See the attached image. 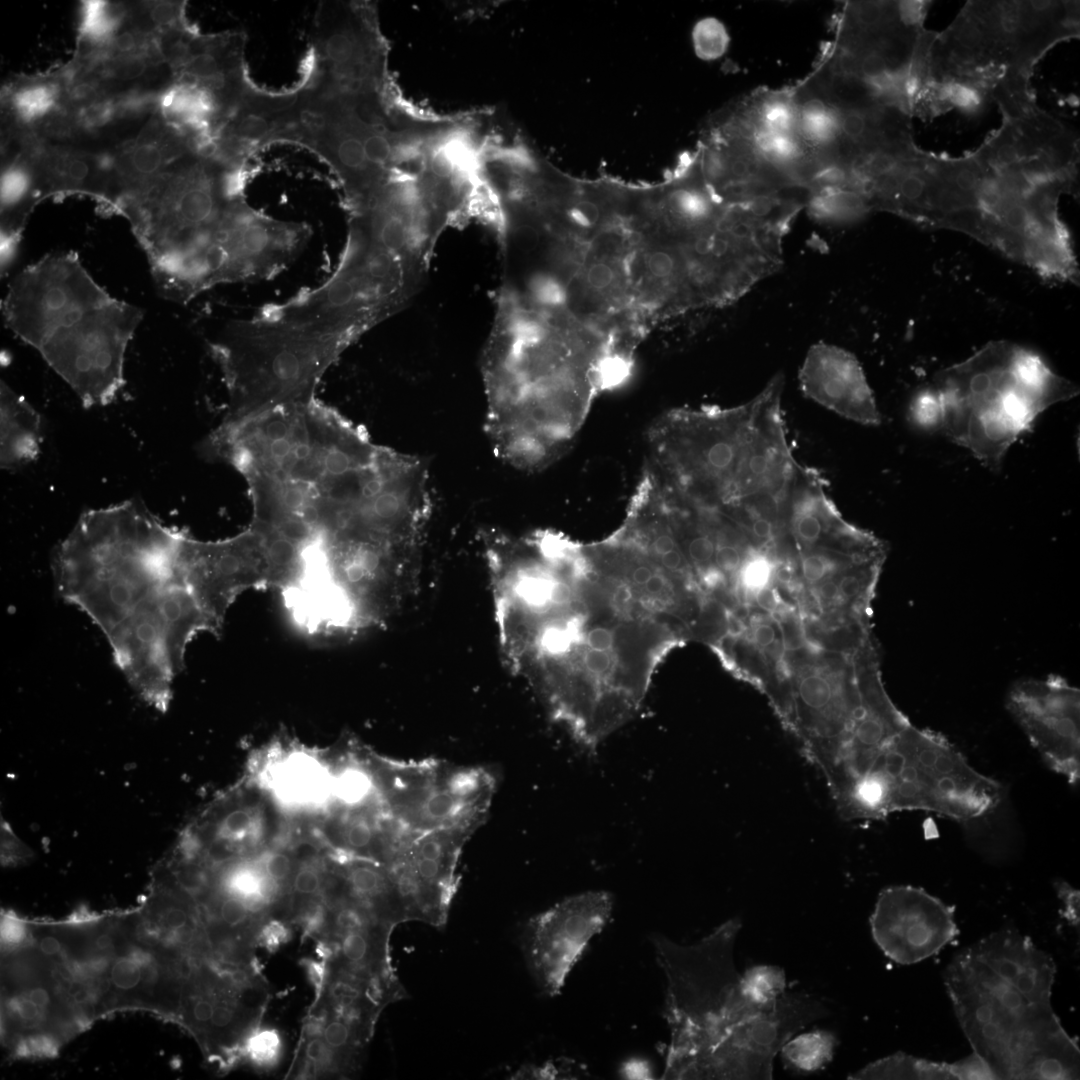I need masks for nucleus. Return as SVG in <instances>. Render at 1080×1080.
I'll use <instances>...</instances> for the list:
<instances>
[{"instance_id": "f257e3e1", "label": "nucleus", "mask_w": 1080, "mask_h": 1080, "mask_svg": "<svg viewBox=\"0 0 1080 1080\" xmlns=\"http://www.w3.org/2000/svg\"><path fill=\"white\" fill-rule=\"evenodd\" d=\"M482 537L505 663L577 743L595 749L636 715L684 639L589 544L549 530Z\"/></svg>"}, {"instance_id": "f03ea898", "label": "nucleus", "mask_w": 1080, "mask_h": 1080, "mask_svg": "<svg viewBox=\"0 0 1080 1080\" xmlns=\"http://www.w3.org/2000/svg\"><path fill=\"white\" fill-rule=\"evenodd\" d=\"M296 515L334 567L418 582L433 513L428 462L332 427L291 477Z\"/></svg>"}, {"instance_id": "7ed1b4c3", "label": "nucleus", "mask_w": 1080, "mask_h": 1080, "mask_svg": "<svg viewBox=\"0 0 1080 1080\" xmlns=\"http://www.w3.org/2000/svg\"><path fill=\"white\" fill-rule=\"evenodd\" d=\"M495 305L480 361L484 432L501 461L539 470L568 447L616 348L579 323L512 301Z\"/></svg>"}, {"instance_id": "20e7f679", "label": "nucleus", "mask_w": 1080, "mask_h": 1080, "mask_svg": "<svg viewBox=\"0 0 1080 1080\" xmlns=\"http://www.w3.org/2000/svg\"><path fill=\"white\" fill-rule=\"evenodd\" d=\"M740 928L733 918L694 945L655 941L668 981L664 1078L772 1079L782 1046L827 1014L804 993H784L772 1004L754 1001L733 960Z\"/></svg>"}, {"instance_id": "39448f33", "label": "nucleus", "mask_w": 1080, "mask_h": 1080, "mask_svg": "<svg viewBox=\"0 0 1080 1080\" xmlns=\"http://www.w3.org/2000/svg\"><path fill=\"white\" fill-rule=\"evenodd\" d=\"M784 375L728 409H681L657 424L652 441L659 487L693 507L742 524L781 522L800 465L782 416Z\"/></svg>"}, {"instance_id": "423d86ee", "label": "nucleus", "mask_w": 1080, "mask_h": 1080, "mask_svg": "<svg viewBox=\"0 0 1080 1080\" xmlns=\"http://www.w3.org/2000/svg\"><path fill=\"white\" fill-rule=\"evenodd\" d=\"M6 326L39 352L85 408L111 403L143 312L112 297L77 253H49L21 270L2 301Z\"/></svg>"}, {"instance_id": "0eeeda50", "label": "nucleus", "mask_w": 1080, "mask_h": 1080, "mask_svg": "<svg viewBox=\"0 0 1080 1080\" xmlns=\"http://www.w3.org/2000/svg\"><path fill=\"white\" fill-rule=\"evenodd\" d=\"M248 173L191 154L125 200L120 213L160 296L187 303L213 288L225 263L227 216L245 198Z\"/></svg>"}, {"instance_id": "6e6552de", "label": "nucleus", "mask_w": 1080, "mask_h": 1080, "mask_svg": "<svg viewBox=\"0 0 1080 1080\" xmlns=\"http://www.w3.org/2000/svg\"><path fill=\"white\" fill-rule=\"evenodd\" d=\"M182 536L137 498L87 510L54 550L57 592L107 637L171 574Z\"/></svg>"}, {"instance_id": "1a4fd4ad", "label": "nucleus", "mask_w": 1080, "mask_h": 1080, "mask_svg": "<svg viewBox=\"0 0 1080 1080\" xmlns=\"http://www.w3.org/2000/svg\"><path fill=\"white\" fill-rule=\"evenodd\" d=\"M934 388L942 431L992 471L1043 411L1079 392L1038 354L1008 341L990 342L940 371Z\"/></svg>"}, {"instance_id": "9d476101", "label": "nucleus", "mask_w": 1080, "mask_h": 1080, "mask_svg": "<svg viewBox=\"0 0 1080 1080\" xmlns=\"http://www.w3.org/2000/svg\"><path fill=\"white\" fill-rule=\"evenodd\" d=\"M959 1025L998 1079H1076L1079 1047L1053 1007L1031 1003L967 947L943 974Z\"/></svg>"}, {"instance_id": "9b49d317", "label": "nucleus", "mask_w": 1080, "mask_h": 1080, "mask_svg": "<svg viewBox=\"0 0 1080 1080\" xmlns=\"http://www.w3.org/2000/svg\"><path fill=\"white\" fill-rule=\"evenodd\" d=\"M211 347L228 390L227 422L314 399L320 379L348 348L270 305L229 323Z\"/></svg>"}, {"instance_id": "f8f14e48", "label": "nucleus", "mask_w": 1080, "mask_h": 1080, "mask_svg": "<svg viewBox=\"0 0 1080 1080\" xmlns=\"http://www.w3.org/2000/svg\"><path fill=\"white\" fill-rule=\"evenodd\" d=\"M427 271L363 227L348 223L339 262L321 284L271 304L281 316L350 346L414 295Z\"/></svg>"}, {"instance_id": "ddd939ff", "label": "nucleus", "mask_w": 1080, "mask_h": 1080, "mask_svg": "<svg viewBox=\"0 0 1080 1080\" xmlns=\"http://www.w3.org/2000/svg\"><path fill=\"white\" fill-rule=\"evenodd\" d=\"M861 789L878 820L915 810L970 822L993 811L1003 797V787L972 767L945 737L911 723L877 759Z\"/></svg>"}, {"instance_id": "4468645a", "label": "nucleus", "mask_w": 1080, "mask_h": 1080, "mask_svg": "<svg viewBox=\"0 0 1080 1080\" xmlns=\"http://www.w3.org/2000/svg\"><path fill=\"white\" fill-rule=\"evenodd\" d=\"M367 757L386 810L409 832L476 831L485 821L497 784L486 768L433 758L394 761Z\"/></svg>"}, {"instance_id": "2eb2a0df", "label": "nucleus", "mask_w": 1080, "mask_h": 1080, "mask_svg": "<svg viewBox=\"0 0 1080 1080\" xmlns=\"http://www.w3.org/2000/svg\"><path fill=\"white\" fill-rule=\"evenodd\" d=\"M1 1036L12 1058H47L86 1028L28 941L2 942Z\"/></svg>"}, {"instance_id": "dca6fc26", "label": "nucleus", "mask_w": 1080, "mask_h": 1080, "mask_svg": "<svg viewBox=\"0 0 1080 1080\" xmlns=\"http://www.w3.org/2000/svg\"><path fill=\"white\" fill-rule=\"evenodd\" d=\"M388 59L375 3L324 1L316 11L299 84L321 93L358 88L390 77Z\"/></svg>"}, {"instance_id": "f3484780", "label": "nucleus", "mask_w": 1080, "mask_h": 1080, "mask_svg": "<svg viewBox=\"0 0 1080 1080\" xmlns=\"http://www.w3.org/2000/svg\"><path fill=\"white\" fill-rule=\"evenodd\" d=\"M179 565L202 607L222 628L228 609L244 592L284 588L265 534L252 525L218 541H201L184 534Z\"/></svg>"}, {"instance_id": "a211bd4d", "label": "nucleus", "mask_w": 1080, "mask_h": 1080, "mask_svg": "<svg viewBox=\"0 0 1080 1080\" xmlns=\"http://www.w3.org/2000/svg\"><path fill=\"white\" fill-rule=\"evenodd\" d=\"M708 123L743 139L795 188L807 191L822 172L799 131L791 86L760 87L721 109Z\"/></svg>"}, {"instance_id": "6ab92c4d", "label": "nucleus", "mask_w": 1080, "mask_h": 1080, "mask_svg": "<svg viewBox=\"0 0 1080 1080\" xmlns=\"http://www.w3.org/2000/svg\"><path fill=\"white\" fill-rule=\"evenodd\" d=\"M611 895L589 891L568 897L533 916L521 934V948L539 989L558 995L589 941L610 918Z\"/></svg>"}, {"instance_id": "aec40b11", "label": "nucleus", "mask_w": 1080, "mask_h": 1080, "mask_svg": "<svg viewBox=\"0 0 1080 1080\" xmlns=\"http://www.w3.org/2000/svg\"><path fill=\"white\" fill-rule=\"evenodd\" d=\"M1006 707L1030 744L1055 773L1080 780V693L1060 676L1015 683Z\"/></svg>"}, {"instance_id": "412c9836", "label": "nucleus", "mask_w": 1080, "mask_h": 1080, "mask_svg": "<svg viewBox=\"0 0 1080 1080\" xmlns=\"http://www.w3.org/2000/svg\"><path fill=\"white\" fill-rule=\"evenodd\" d=\"M475 830L451 828L417 835L386 865L403 900L407 921L440 928L459 884L458 863Z\"/></svg>"}, {"instance_id": "4be33fe9", "label": "nucleus", "mask_w": 1080, "mask_h": 1080, "mask_svg": "<svg viewBox=\"0 0 1080 1080\" xmlns=\"http://www.w3.org/2000/svg\"><path fill=\"white\" fill-rule=\"evenodd\" d=\"M869 923L880 950L901 965L936 955L959 935L955 907L911 885L883 889Z\"/></svg>"}, {"instance_id": "5701e85b", "label": "nucleus", "mask_w": 1080, "mask_h": 1080, "mask_svg": "<svg viewBox=\"0 0 1080 1080\" xmlns=\"http://www.w3.org/2000/svg\"><path fill=\"white\" fill-rule=\"evenodd\" d=\"M695 154L706 186L723 206L748 204L798 189L743 139L709 123L701 133Z\"/></svg>"}, {"instance_id": "b1692460", "label": "nucleus", "mask_w": 1080, "mask_h": 1080, "mask_svg": "<svg viewBox=\"0 0 1080 1080\" xmlns=\"http://www.w3.org/2000/svg\"><path fill=\"white\" fill-rule=\"evenodd\" d=\"M805 396L859 424L876 426L881 415L873 391L857 358L825 342L808 350L799 371Z\"/></svg>"}, {"instance_id": "393cba45", "label": "nucleus", "mask_w": 1080, "mask_h": 1080, "mask_svg": "<svg viewBox=\"0 0 1080 1080\" xmlns=\"http://www.w3.org/2000/svg\"><path fill=\"white\" fill-rule=\"evenodd\" d=\"M975 955L1033 1004L1052 1007L1056 965L1047 952L1014 928L992 932L971 946Z\"/></svg>"}, {"instance_id": "a878e982", "label": "nucleus", "mask_w": 1080, "mask_h": 1080, "mask_svg": "<svg viewBox=\"0 0 1080 1080\" xmlns=\"http://www.w3.org/2000/svg\"><path fill=\"white\" fill-rule=\"evenodd\" d=\"M193 154L188 141L159 116L113 158L114 174L123 202L150 184L166 169Z\"/></svg>"}, {"instance_id": "bb28decb", "label": "nucleus", "mask_w": 1080, "mask_h": 1080, "mask_svg": "<svg viewBox=\"0 0 1080 1080\" xmlns=\"http://www.w3.org/2000/svg\"><path fill=\"white\" fill-rule=\"evenodd\" d=\"M345 896L393 926L406 922L403 900L389 868L374 861L338 856Z\"/></svg>"}, {"instance_id": "cd10ccee", "label": "nucleus", "mask_w": 1080, "mask_h": 1080, "mask_svg": "<svg viewBox=\"0 0 1080 1080\" xmlns=\"http://www.w3.org/2000/svg\"><path fill=\"white\" fill-rule=\"evenodd\" d=\"M43 440L37 410L6 382L0 385V464L14 471L33 462Z\"/></svg>"}, {"instance_id": "c85d7f7f", "label": "nucleus", "mask_w": 1080, "mask_h": 1080, "mask_svg": "<svg viewBox=\"0 0 1080 1080\" xmlns=\"http://www.w3.org/2000/svg\"><path fill=\"white\" fill-rule=\"evenodd\" d=\"M333 777L317 758L295 751L273 766L269 785L287 807L314 809L332 800Z\"/></svg>"}, {"instance_id": "c756f323", "label": "nucleus", "mask_w": 1080, "mask_h": 1080, "mask_svg": "<svg viewBox=\"0 0 1080 1080\" xmlns=\"http://www.w3.org/2000/svg\"><path fill=\"white\" fill-rule=\"evenodd\" d=\"M65 86V75L26 81L11 87L5 102L20 124L35 125L61 107Z\"/></svg>"}, {"instance_id": "7c9ffc66", "label": "nucleus", "mask_w": 1080, "mask_h": 1080, "mask_svg": "<svg viewBox=\"0 0 1080 1080\" xmlns=\"http://www.w3.org/2000/svg\"><path fill=\"white\" fill-rule=\"evenodd\" d=\"M804 207L813 219L828 225L851 224L871 212L868 202L860 193L839 186H822L807 191Z\"/></svg>"}, {"instance_id": "2f4dec72", "label": "nucleus", "mask_w": 1080, "mask_h": 1080, "mask_svg": "<svg viewBox=\"0 0 1080 1080\" xmlns=\"http://www.w3.org/2000/svg\"><path fill=\"white\" fill-rule=\"evenodd\" d=\"M848 1079L955 1080L953 1063L937 1062L897 1052L869 1063Z\"/></svg>"}, {"instance_id": "473e14b6", "label": "nucleus", "mask_w": 1080, "mask_h": 1080, "mask_svg": "<svg viewBox=\"0 0 1080 1080\" xmlns=\"http://www.w3.org/2000/svg\"><path fill=\"white\" fill-rule=\"evenodd\" d=\"M836 1036L827 1030H814L790 1038L781 1048L785 1065L798 1072H813L833 1058Z\"/></svg>"}, {"instance_id": "72a5a7b5", "label": "nucleus", "mask_w": 1080, "mask_h": 1080, "mask_svg": "<svg viewBox=\"0 0 1080 1080\" xmlns=\"http://www.w3.org/2000/svg\"><path fill=\"white\" fill-rule=\"evenodd\" d=\"M128 10L106 1H86L80 23L81 49H94L107 43L123 26Z\"/></svg>"}, {"instance_id": "f704fd0d", "label": "nucleus", "mask_w": 1080, "mask_h": 1080, "mask_svg": "<svg viewBox=\"0 0 1080 1080\" xmlns=\"http://www.w3.org/2000/svg\"><path fill=\"white\" fill-rule=\"evenodd\" d=\"M748 995L757 1003L772 1004L786 993V976L775 965H755L742 975Z\"/></svg>"}, {"instance_id": "c9c22d12", "label": "nucleus", "mask_w": 1080, "mask_h": 1080, "mask_svg": "<svg viewBox=\"0 0 1080 1080\" xmlns=\"http://www.w3.org/2000/svg\"><path fill=\"white\" fill-rule=\"evenodd\" d=\"M283 1051V1041L274 1028L258 1027L245 1040L243 1059L253 1067L264 1070L273 1069L279 1063Z\"/></svg>"}, {"instance_id": "e433bc0d", "label": "nucleus", "mask_w": 1080, "mask_h": 1080, "mask_svg": "<svg viewBox=\"0 0 1080 1080\" xmlns=\"http://www.w3.org/2000/svg\"><path fill=\"white\" fill-rule=\"evenodd\" d=\"M776 561L772 560L768 552L762 549L752 550L745 558L737 576L733 588H741L746 593H756L758 590L769 586L774 577Z\"/></svg>"}, {"instance_id": "4c0bfd02", "label": "nucleus", "mask_w": 1080, "mask_h": 1080, "mask_svg": "<svg viewBox=\"0 0 1080 1080\" xmlns=\"http://www.w3.org/2000/svg\"><path fill=\"white\" fill-rule=\"evenodd\" d=\"M697 55L705 60L720 57L727 49L729 37L723 24L715 18L700 20L693 30Z\"/></svg>"}, {"instance_id": "58836bf2", "label": "nucleus", "mask_w": 1080, "mask_h": 1080, "mask_svg": "<svg viewBox=\"0 0 1080 1080\" xmlns=\"http://www.w3.org/2000/svg\"><path fill=\"white\" fill-rule=\"evenodd\" d=\"M325 871L317 861L306 860L298 864L293 873L289 892L293 900L322 898L325 890Z\"/></svg>"}, {"instance_id": "ea45409f", "label": "nucleus", "mask_w": 1080, "mask_h": 1080, "mask_svg": "<svg viewBox=\"0 0 1080 1080\" xmlns=\"http://www.w3.org/2000/svg\"><path fill=\"white\" fill-rule=\"evenodd\" d=\"M910 413L913 421L923 429L941 427L942 405L934 387L923 389L915 395Z\"/></svg>"}, {"instance_id": "a19ab883", "label": "nucleus", "mask_w": 1080, "mask_h": 1080, "mask_svg": "<svg viewBox=\"0 0 1080 1080\" xmlns=\"http://www.w3.org/2000/svg\"><path fill=\"white\" fill-rule=\"evenodd\" d=\"M258 857L265 873L282 894L289 892L291 879L297 866L293 856L285 851L271 850L261 853Z\"/></svg>"}, {"instance_id": "79ce46f5", "label": "nucleus", "mask_w": 1080, "mask_h": 1080, "mask_svg": "<svg viewBox=\"0 0 1080 1080\" xmlns=\"http://www.w3.org/2000/svg\"><path fill=\"white\" fill-rule=\"evenodd\" d=\"M1 864L3 867H16L28 863L34 856L30 847L14 832L10 824L1 819Z\"/></svg>"}, {"instance_id": "37998d69", "label": "nucleus", "mask_w": 1080, "mask_h": 1080, "mask_svg": "<svg viewBox=\"0 0 1080 1080\" xmlns=\"http://www.w3.org/2000/svg\"><path fill=\"white\" fill-rule=\"evenodd\" d=\"M941 83L943 84L945 96L951 106H955L956 108L969 113L979 111L982 107L984 92L978 88L958 81Z\"/></svg>"}, {"instance_id": "c03bdc74", "label": "nucleus", "mask_w": 1080, "mask_h": 1080, "mask_svg": "<svg viewBox=\"0 0 1080 1080\" xmlns=\"http://www.w3.org/2000/svg\"><path fill=\"white\" fill-rule=\"evenodd\" d=\"M292 938V930L289 923L276 918L265 921L256 938V945L266 949L269 953H275L281 946Z\"/></svg>"}, {"instance_id": "a18cd8bd", "label": "nucleus", "mask_w": 1080, "mask_h": 1080, "mask_svg": "<svg viewBox=\"0 0 1080 1080\" xmlns=\"http://www.w3.org/2000/svg\"><path fill=\"white\" fill-rule=\"evenodd\" d=\"M953 1064L957 1080L998 1079L987 1062L974 1052Z\"/></svg>"}, {"instance_id": "49530a36", "label": "nucleus", "mask_w": 1080, "mask_h": 1080, "mask_svg": "<svg viewBox=\"0 0 1080 1080\" xmlns=\"http://www.w3.org/2000/svg\"><path fill=\"white\" fill-rule=\"evenodd\" d=\"M1055 890L1063 904V909L1061 910L1062 917L1065 918L1069 922V924L1073 926H1078L1079 891L1064 881L1056 882Z\"/></svg>"}, {"instance_id": "de8ad7c7", "label": "nucleus", "mask_w": 1080, "mask_h": 1080, "mask_svg": "<svg viewBox=\"0 0 1080 1080\" xmlns=\"http://www.w3.org/2000/svg\"><path fill=\"white\" fill-rule=\"evenodd\" d=\"M300 965L304 969L307 978L314 989V1001L316 1003L322 996L327 979V962L324 959L315 960L302 958Z\"/></svg>"}, {"instance_id": "09e8293b", "label": "nucleus", "mask_w": 1080, "mask_h": 1080, "mask_svg": "<svg viewBox=\"0 0 1080 1080\" xmlns=\"http://www.w3.org/2000/svg\"><path fill=\"white\" fill-rule=\"evenodd\" d=\"M835 575L816 584L818 598L828 604H846L840 595Z\"/></svg>"}, {"instance_id": "8fccbe9b", "label": "nucleus", "mask_w": 1080, "mask_h": 1080, "mask_svg": "<svg viewBox=\"0 0 1080 1080\" xmlns=\"http://www.w3.org/2000/svg\"><path fill=\"white\" fill-rule=\"evenodd\" d=\"M752 637L754 643L763 649H768L777 643V634L773 625L767 622H757L753 626Z\"/></svg>"}, {"instance_id": "3c124183", "label": "nucleus", "mask_w": 1080, "mask_h": 1080, "mask_svg": "<svg viewBox=\"0 0 1080 1080\" xmlns=\"http://www.w3.org/2000/svg\"><path fill=\"white\" fill-rule=\"evenodd\" d=\"M754 595L755 601L760 608L772 613L778 612L780 609L778 595L770 586L758 590Z\"/></svg>"}]
</instances>
